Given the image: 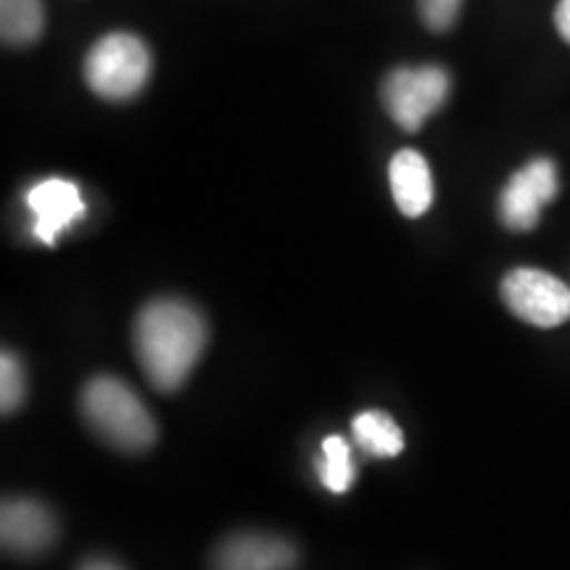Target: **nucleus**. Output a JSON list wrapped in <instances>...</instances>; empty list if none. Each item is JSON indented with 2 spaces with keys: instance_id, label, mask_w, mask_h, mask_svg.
<instances>
[{
  "instance_id": "9d476101",
  "label": "nucleus",
  "mask_w": 570,
  "mask_h": 570,
  "mask_svg": "<svg viewBox=\"0 0 570 570\" xmlns=\"http://www.w3.org/2000/svg\"><path fill=\"white\" fill-rule=\"evenodd\" d=\"M391 194L404 217H423L433 204V177L425 156L412 148L399 151L389 164Z\"/></svg>"
},
{
  "instance_id": "6e6552de",
  "label": "nucleus",
  "mask_w": 570,
  "mask_h": 570,
  "mask_svg": "<svg viewBox=\"0 0 570 570\" xmlns=\"http://www.w3.org/2000/svg\"><path fill=\"white\" fill-rule=\"evenodd\" d=\"M27 206L35 214L32 233L46 246H53L59 235L85 217V202L80 188L63 177H48L30 188Z\"/></svg>"
},
{
  "instance_id": "0eeeda50",
  "label": "nucleus",
  "mask_w": 570,
  "mask_h": 570,
  "mask_svg": "<svg viewBox=\"0 0 570 570\" xmlns=\"http://www.w3.org/2000/svg\"><path fill=\"white\" fill-rule=\"evenodd\" d=\"M59 523L38 499H6L0 510V541L17 558H38L56 544Z\"/></svg>"
},
{
  "instance_id": "39448f33",
  "label": "nucleus",
  "mask_w": 570,
  "mask_h": 570,
  "mask_svg": "<svg viewBox=\"0 0 570 570\" xmlns=\"http://www.w3.org/2000/svg\"><path fill=\"white\" fill-rule=\"evenodd\" d=\"M502 298L512 315L537 327H558L570 320V288L544 269L518 267L504 275Z\"/></svg>"
},
{
  "instance_id": "423d86ee",
  "label": "nucleus",
  "mask_w": 570,
  "mask_h": 570,
  "mask_svg": "<svg viewBox=\"0 0 570 570\" xmlns=\"http://www.w3.org/2000/svg\"><path fill=\"white\" fill-rule=\"evenodd\" d=\"M558 190L560 180L554 161L544 159V156L533 159L525 167H520L499 194V219L508 230H533L541 219V209L558 196Z\"/></svg>"
},
{
  "instance_id": "f3484780",
  "label": "nucleus",
  "mask_w": 570,
  "mask_h": 570,
  "mask_svg": "<svg viewBox=\"0 0 570 570\" xmlns=\"http://www.w3.org/2000/svg\"><path fill=\"white\" fill-rule=\"evenodd\" d=\"M77 570H125V568L109 558H90V560H85Z\"/></svg>"
},
{
  "instance_id": "f8f14e48",
  "label": "nucleus",
  "mask_w": 570,
  "mask_h": 570,
  "mask_svg": "<svg viewBox=\"0 0 570 570\" xmlns=\"http://www.w3.org/2000/svg\"><path fill=\"white\" fill-rule=\"evenodd\" d=\"M46 27L42 0H0V35L6 46H32Z\"/></svg>"
},
{
  "instance_id": "2eb2a0df",
  "label": "nucleus",
  "mask_w": 570,
  "mask_h": 570,
  "mask_svg": "<svg viewBox=\"0 0 570 570\" xmlns=\"http://www.w3.org/2000/svg\"><path fill=\"white\" fill-rule=\"evenodd\" d=\"M420 17L433 32H446L460 17L462 0H417Z\"/></svg>"
},
{
  "instance_id": "7ed1b4c3",
  "label": "nucleus",
  "mask_w": 570,
  "mask_h": 570,
  "mask_svg": "<svg viewBox=\"0 0 570 570\" xmlns=\"http://www.w3.org/2000/svg\"><path fill=\"white\" fill-rule=\"evenodd\" d=\"M151 75V53L146 42L130 32H111L90 48L85 59V80L106 101H127L146 88Z\"/></svg>"
},
{
  "instance_id": "1a4fd4ad",
  "label": "nucleus",
  "mask_w": 570,
  "mask_h": 570,
  "mask_svg": "<svg viewBox=\"0 0 570 570\" xmlns=\"http://www.w3.org/2000/svg\"><path fill=\"white\" fill-rule=\"evenodd\" d=\"M298 550L269 533H235L217 547L212 570H294Z\"/></svg>"
},
{
  "instance_id": "f03ea898",
  "label": "nucleus",
  "mask_w": 570,
  "mask_h": 570,
  "mask_svg": "<svg viewBox=\"0 0 570 570\" xmlns=\"http://www.w3.org/2000/svg\"><path fill=\"white\" fill-rule=\"evenodd\" d=\"M80 410L92 433L119 452H146L156 441L151 412L146 410L138 394L117 377H92L82 389Z\"/></svg>"
},
{
  "instance_id": "4468645a",
  "label": "nucleus",
  "mask_w": 570,
  "mask_h": 570,
  "mask_svg": "<svg viewBox=\"0 0 570 570\" xmlns=\"http://www.w3.org/2000/svg\"><path fill=\"white\" fill-rule=\"evenodd\" d=\"M27 396V377L24 367H21L19 356L11 352H3L0 356V407L3 415H11L21 407Z\"/></svg>"
},
{
  "instance_id": "9b49d317",
  "label": "nucleus",
  "mask_w": 570,
  "mask_h": 570,
  "mask_svg": "<svg viewBox=\"0 0 570 570\" xmlns=\"http://www.w3.org/2000/svg\"><path fill=\"white\" fill-rule=\"evenodd\" d=\"M352 433L356 446L365 449L367 454L373 458H396L399 452L404 449V433L402 428L396 425V420L386 415L381 410H367L362 415L354 417L352 423Z\"/></svg>"
},
{
  "instance_id": "f257e3e1",
  "label": "nucleus",
  "mask_w": 570,
  "mask_h": 570,
  "mask_svg": "<svg viewBox=\"0 0 570 570\" xmlns=\"http://www.w3.org/2000/svg\"><path fill=\"white\" fill-rule=\"evenodd\" d=\"M135 356L154 389L175 391L194 373L206 348V323L180 298H156L135 320Z\"/></svg>"
},
{
  "instance_id": "ddd939ff",
  "label": "nucleus",
  "mask_w": 570,
  "mask_h": 570,
  "mask_svg": "<svg viewBox=\"0 0 570 570\" xmlns=\"http://www.w3.org/2000/svg\"><path fill=\"white\" fill-rule=\"evenodd\" d=\"M320 479L331 491L344 494L354 483V458L352 446L344 436H327L323 441V458H320Z\"/></svg>"
},
{
  "instance_id": "dca6fc26",
  "label": "nucleus",
  "mask_w": 570,
  "mask_h": 570,
  "mask_svg": "<svg viewBox=\"0 0 570 570\" xmlns=\"http://www.w3.org/2000/svg\"><path fill=\"white\" fill-rule=\"evenodd\" d=\"M554 27H558L560 38L570 42V0H560L554 9Z\"/></svg>"
},
{
  "instance_id": "20e7f679",
  "label": "nucleus",
  "mask_w": 570,
  "mask_h": 570,
  "mask_svg": "<svg viewBox=\"0 0 570 570\" xmlns=\"http://www.w3.org/2000/svg\"><path fill=\"white\" fill-rule=\"evenodd\" d=\"M449 96V75L441 67H402L383 82V104L391 119L407 132H417L431 114L444 106Z\"/></svg>"
}]
</instances>
